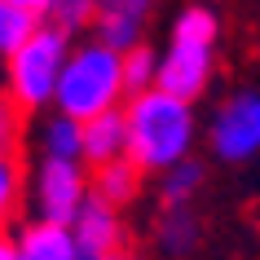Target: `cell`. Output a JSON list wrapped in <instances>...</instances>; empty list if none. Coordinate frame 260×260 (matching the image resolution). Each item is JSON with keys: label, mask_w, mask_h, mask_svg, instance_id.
<instances>
[{"label": "cell", "mask_w": 260, "mask_h": 260, "mask_svg": "<svg viewBox=\"0 0 260 260\" xmlns=\"http://www.w3.org/2000/svg\"><path fill=\"white\" fill-rule=\"evenodd\" d=\"M123 123H128V159L141 172H172L177 164L190 159L194 146L190 102L150 88L123 106Z\"/></svg>", "instance_id": "obj_1"}, {"label": "cell", "mask_w": 260, "mask_h": 260, "mask_svg": "<svg viewBox=\"0 0 260 260\" xmlns=\"http://www.w3.org/2000/svg\"><path fill=\"white\" fill-rule=\"evenodd\" d=\"M123 88V53L106 49L102 40L84 44L67 57V71H62V84H57V106L62 115L75 123H88L106 110H119Z\"/></svg>", "instance_id": "obj_2"}, {"label": "cell", "mask_w": 260, "mask_h": 260, "mask_svg": "<svg viewBox=\"0 0 260 260\" xmlns=\"http://www.w3.org/2000/svg\"><path fill=\"white\" fill-rule=\"evenodd\" d=\"M67 31L53 22H40V31L31 36L14 57H9V97L18 102V110H40L44 102L57 97L62 71H67Z\"/></svg>", "instance_id": "obj_3"}, {"label": "cell", "mask_w": 260, "mask_h": 260, "mask_svg": "<svg viewBox=\"0 0 260 260\" xmlns=\"http://www.w3.org/2000/svg\"><path fill=\"white\" fill-rule=\"evenodd\" d=\"M84 203H88V177H84L80 164H71V159H44L36 168V212H40V220L71 225Z\"/></svg>", "instance_id": "obj_4"}, {"label": "cell", "mask_w": 260, "mask_h": 260, "mask_svg": "<svg viewBox=\"0 0 260 260\" xmlns=\"http://www.w3.org/2000/svg\"><path fill=\"white\" fill-rule=\"evenodd\" d=\"M212 150H216L225 164H243V159L260 154V93L243 88V93H234L230 102L216 110Z\"/></svg>", "instance_id": "obj_5"}, {"label": "cell", "mask_w": 260, "mask_h": 260, "mask_svg": "<svg viewBox=\"0 0 260 260\" xmlns=\"http://www.w3.org/2000/svg\"><path fill=\"white\" fill-rule=\"evenodd\" d=\"M207 80H212V49L207 44H190V40L168 44V53L159 57V93L194 102L207 88Z\"/></svg>", "instance_id": "obj_6"}, {"label": "cell", "mask_w": 260, "mask_h": 260, "mask_svg": "<svg viewBox=\"0 0 260 260\" xmlns=\"http://www.w3.org/2000/svg\"><path fill=\"white\" fill-rule=\"evenodd\" d=\"M71 234H75V247H80L84 260H102V256H115L123 251V225L115 216V207L97 203L88 194V203L80 207V216L71 220Z\"/></svg>", "instance_id": "obj_7"}, {"label": "cell", "mask_w": 260, "mask_h": 260, "mask_svg": "<svg viewBox=\"0 0 260 260\" xmlns=\"http://www.w3.org/2000/svg\"><path fill=\"white\" fill-rule=\"evenodd\" d=\"M154 0H106L102 14H97V40L115 49V53H128L141 44V27H146V14H150Z\"/></svg>", "instance_id": "obj_8"}, {"label": "cell", "mask_w": 260, "mask_h": 260, "mask_svg": "<svg viewBox=\"0 0 260 260\" xmlns=\"http://www.w3.org/2000/svg\"><path fill=\"white\" fill-rule=\"evenodd\" d=\"M14 243L22 260H84L71 225H53V220H27Z\"/></svg>", "instance_id": "obj_9"}, {"label": "cell", "mask_w": 260, "mask_h": 260, "mask_svg": "<svg viewBox=\"0 0 260 260\" xmlns=\"http://www.w3.org/2000/svg\"><path fill=\"white\" fill-rule=\"evenodd\" d=\"M128 154V123H123V110H106L97 119L84 123V164H115Z\"/></svg>", "instance_id": "obj_10"}, {"label": "cell", "mask_w": 260, "mask_h": 260, "mask_svg": "<svg viewBox=\"0 0 260 260\" xmlns=\"http://www.w3.org/2000/svg\"><path fill=\"white\" fill-rule=\"evenodd\" d=\"M88 194H93L97 203L106 207H123L133 203L141 194V168L123 154V159H115V164H102L93 168V177H88Z\"/></svg>", "instance_id": "obj_11"}, {"label": "cell", "mask_w": 260, "mask_h": 260, "mask_svg": "<svg viewBox=\"0 0 260 260\" xmlns=\"http://www.w3.org/2000/svg\"><path fill=\"white\" fill-rule=\"evenodd\" d=\"M199 216H194L190 207H164V216H159V247H164L168 256H185L199 247Z\"/></svg>", "instance_id": "obj_12"}, {"label": "cell", "mask_w": 260, "mask_h": 260, "mask_svg": "<svg viewBox=\"0 0 260 260\" xmlns=\"http://www.w3.org/2000/svg\"><path fill=\"white\" fill-rule=\"evenodd\" d=\"M216 36H220V18H216V9H207V5L181 9L177 22H172V40H190V44L216 49Z\"/></svg>", "instance_id": "obj_13"}, {"label": "cell", "mask_w": 260, "mask_h": 260, "mask_svg": "<svg viewBox=\"0 0 260 260\" xmlns=\"http://www.w3.org/2000/svg\"><path fill=\"white\" fill-rule=\"evenodd\" d=\"M44 159H71V164H80L84 159V123L67 119V115L44 123Z\"/></svg>", "instance_id": "obj_14"}, {"label": "cell", "mask_w": 260, "mask_h": 260, "mask_svg": "<svg viewBox=\"0 0 260 260\" xmlns=\"http://www.w3.org/2000/svg\"><path fill=\"white\" fill-rule=\"evenodd\" d=\"M36 31H40V18L36 14L18 9V5H9V0H0V57H14Z\"/></svg>", "instance_id": "obj_15"}, {"label": "cell", "mask_w": 260, "mask_h": 260, "mask_svg": "<svg viewBox=\"0 0 260 260\" xmlns=\"http://www.w3.org/2000/svg\"><path fill=\"white\" fill-rule=\"evenodd\" d=\"M199 185H203V164H194V159L177 164L172 172H164V185H159L164 207H190V199L199 194Z\"/></svg>", "instance_id": "obj_16"}, {"label": "cell", "mask_w": 260, "mask_h": 260, "mask_svg": "<svg viewBox=\"0 0 260 260\" xmlns=\"http://www.w3.org/2000/svg\"><path fill=\"white\" fill-rule=\"evenodd\" d=\"M123 88H128L133 97L159 88V57H154L146 44H137V49L123 53Z\"/></svg>", "instance_id": "obj_17"}, {"label": "cell", "mask_w": 260, "mask_h": 260, "mask_svg": "<svg viewBox=\"0 0 260 260\" xmlns=\"http://www.w3.org/2000/svg\"><path fill=\"white\" fill-rule=\"evenodd\" d=\"M102 5H106V0H53V5H49V22H53V27H62V31L71 36V31H80V27H88V22H97Z\"/></svg>", "instance_id": "obj_18"}, {"label": "cell", "mask_w": 260, "mask_h": 260, "mask_svg": "<svg viewBox=\"0 0 260 260\" xmlns=\"http://www.w3.org/2000/svg\"><path fill=\"white\" fill-rule=\"evenodd\" d=\"M18 199H22V172H18V154L0 150V234L14 220Z\"/></svg>", "instance_id": "obj_19"}, {"label": "cell", "mask_w": 260, "mask_h": 260, "mask_svg": "<svg viewBox=\"0 0 260 260\" xmlns=\"http://www.w3.org/2000/svg\"><path fill=\"white\" fill-rule=\"evenodd\" d=\"M18 137H22V110H18L14 97L0 93V150H18Z\"/></svg>", "instance_id": "obj_20"}, {"label": "cell", "mask_w": 260, "mask_h": 260, "mask_svg": "<svg viewBox=\"0 0 260 260\" xmlns=\"http://www.w3.org/2000/svg\"><path fill=\"white\" fill-rule=\"evenodd\" d=\"M9 5H18V9H27V14H49V5H53V0H9Z\"/></svg>", "instance_id": "obj_21"}, {"label": "cell", "mask_w": 260, "mask_h": 260, "mask_svg": "<svg viewBox=\"0 0 260 260\" xmlns=\"http://www.w3.org/2000/svg\"><path fill=\"white\" fill-rule=\"evenodd\" d=\"M0 260H22L18 256V243L9 238V234H0Z\"/></svg>", "instance_id": "obj_22"}, {"label": "cell", "mask_w": 260, "mask_h": 260, "mask_svg": "<svg viewBox=\"0 0 260 260\" xmlns=\"http://www.w3.org/2000/svg\"><path fill=\"white\" fill-rule=\"evenodd\" d=\"M102 260H133L128 251H115V256H102Z\"/></svg>", "instance_id": "obj_23"}]
</instances>
